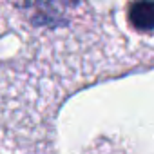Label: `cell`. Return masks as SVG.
Masks as SVG:
<instances>
[{
  "instance_id": "1",
  "label": "cell",
  "mask_w": 154,
  "mask_h": 154,
  "mask_svg": "<svg viewBox=\"0 0 154 154\" xmlns=\"http://www.w3.org/2000/svg\"><path fill=\"white\" fill-rule=\"evenodd\" d=\"M129 22L138 31H154V2H134L129 6Z\"/></svg>"
}]
</instances>
